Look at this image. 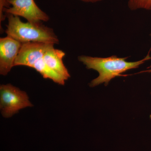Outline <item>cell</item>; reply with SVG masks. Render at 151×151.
Instances as JSON below:
<instances>
[{
    "instance_id": "52a82bcc",
    "label": "cell",
    "mask_w": 151,
    "mask_h": 151,
    "mask_svg": "<svg viewBox=\"0 0 151 151\" xmlns=\"http://www.w3.org/2000/svg\"><path fill=\"white\" fill-rule=\"evenodd\" d=\"M65 53L62 50L54 48V47L47 50L44 55V60L49 67L62 76L67 80L70 77V73L64 65L63 58Z\"/></svg>"
},
{
    "instance_id": "8fae6325",
    "label": "cell",
    "mask_w": 151,
    "mask_h": 151,
    "mask_svg": "<svg viewBox=\"0 0 151 151\" xmlns=\"http://www.w3.org/2000/svg\"><path fill=\"white\" fill-rule=\"evenodd\" d=\"M80 1L86 3H96L103 1V0H80Z\"/></svg>"
},
{
    "instance_id": "ba28073f",
    "label": "cell",
    "mask_w": 151,
    "mask_h": 151,
    "mask_svg": "<svg viewBox=\"0 0 151 151\" xmlns=\"http://www.w3.org/2000/svg\"><path fill=\"white\" fill-rule=\"evenodd\" d=\"M32 68L42 76L43 78L51 79L59 85H64L66 80L63 77L54 70L49 67L45 64L43 58L39 60L35 63Z\"/></svg>"
},
{
    "instance_id": "8992f818",
    "label": "cell",
    "mask_w": 151,
    "mask_h": 151,
    "mask_svg": "<svg viewBox=\"0 0 151 151\" xmlns=\"http://www.w3.org/2000/svg\"><path fill=\"white\" fill-rule=\"evenodd\" d=\"M22 43L7 36L0 38V74L6 76L14 66Z\"/></svg>"
},
{
    "instance_id": "277c9868",
    "label": "cell",
    "mask_w": 151,
    "mask_h": 151,
    "mask_svg": "<svg viewBox=\"0 0 151 151\" xmlns=\"http://www.w3.org/2000/svg\"><path fill=\"white\" fill-rule=\"evenodd\" d=\"M11 6L4 10L6 14L21 17L33 24L49 20V17L38 6L34 0H9Z\"/></svg>"
},
{
    "instance_id": "9c48e42d",
    "label": "cell",
    "mask_w": 151,
    "mask_h": 151,
    "mask_svg": "<svg viewBox=\"0 0 151 151\" xmlns=\"http://www.w3.org/2000/svg\"><path fill=\"white\" fill-rule=\"evenodd\" d=\"M128 5L132 11L138 9L151 10V0H128Z\"/></svg>"
},
{
    "instance_id": "4fadbf2b",
    "label": "cell",
    "mask_w": 151,
    "mask_h": 151,
    "mask_svg": "<svg viewBox=\"0 0 151 151\" xmlns=\"http://www.w3.org/2000/svg\"><path fill=\"white\" fill-rule=\"evenodd\" d=\"M150 36H151V34H150Z\"/></svg>"
},
{
    "instance_id": "5bb4252c",
    "label": "cell",
    "mask_w": 151,
    "mask_h": 151,
    "mask_svg": "<svg viewBox=\"0 0 151 151\" xmlns=\"http://www.w3.org/2000/svg\"></svg>"
},
{
    "instance_id": "5b68a950",
    "label": "cell",
    "mask_w": 151,
    "mask_h": 151,
    "mask_svg": "<svg viewBox=\"0 0 151 151\" xmlns=\"http://www.w3.org/2000/svg\"><path fill=\"white\" fill-rule=\"evenodd\" d=\"M54 44L44 42L22 43L14 63V66L23 65L32 68L35 63L42 58L47 50Z\"/></svg>"
},
{
    "instance_id": "3957f363",
    "label": "cell",
    "mask_w": 151,
    "mask_h": 151,
    "mask_svg": "<svg viewBox=\"0 0 151 151\" xmlns=\"http://www.w3.org/2000/svg\"><path fill=\"white\" fill-rule=\"evenodd\" d=\"M33 106L24 91L10 84L0 86V109L4 118H11L19 110Z\"/></svg>"
},
{
    "instance_id": "7c38bea8",
    "label": "cell",
    "mask_w": 151,
    "mask_h": 151,
    "mask_svg": "<svg viewBox=\"0 0 151 151\" xmlns=\"http://www.w3.org/2000/svg\"><path fill=\"white\" fill-rule=\"evenodd\" d=\"M151 73V65L150 66H149L148 68H147V70H143V71L139 72V73Z\"/></svg>"
},
{
    "instance_id": "7a4b0ae2",
    "label": "cell",
    "mask_w": 151,
    "mask_h": 151,
    "mask_svg": "<svg viewBox=\"0 0 151 151\" xmlns=\"http://www.w3.org/2000/svg\"><path fill=\"white\" fill-rule=\"evenodd\" d=\"M7 25L5 32L8 36L21 43L44 42L58 44L59 40L53 29L40 24L24 22L19 17L6 14Z\"/></svg>"
},
{
    "instance_id": "6da1fadb",
    "label": "cell",
    "mask_w": 151,
    "mask_h": 151,
    "mask_svg": "<svg viewBox=\"0 0 151 151\" xmlns=\"http://www.w3.org/2000/svg\"><path fill=\"white\" fill-rule=\"evenodd\" d=\"M150 52L142 59L134 62L127 61L128 57L120 58L116 55L102 58L82 55L78 57V60L86 68L96 70L99 73L98 77L89 83L90 87H94L102 84L106 86L113 78L127 70L138 68L151 59Z\"/></svg>"
},
{
    "instance_id": "30bf717a",
    "label": "cell",
    "mask_w": 151,
    "mask_h": 151,
    "mask_svg": "<svg viewBox=\"0 0 151 151\" xmlns=\"http://www.w3.org/2000/svg\"><path fill=\"white\" fill-rule=\"evenodd\" d=\"M9 0H0V23L4 20L6 15L4 14V10L10 6Z\"/></svg>"
}]
</instances>
